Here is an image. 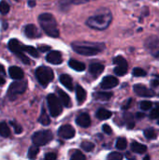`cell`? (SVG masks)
I'll return each instance as SVG.
<instances>
[{
  "label": "cell",
  "mask_w": 159,
  "mask_h": 160,
  "mask_svg": "<svg viewBox=\"0 0 159 160\" xmlns=\"http://www.w3.org/2000/svg\"><path fill=\"white\" fill-rule=\"evenodd\" d=\"M72 49L79 54L84 56H93L104 50V44L102 43H92L87 41H76L71 44Z\"/></svg>",
  "instance_id": "6da1fadb"
},
{
  "label": "cell",
  "mask_w": 159,
  "mask_h": 160,
  "mask_svg": "<svg viewBox=\"0 0 159 160\" xmlns=\"http://www.w3.org/2000/svg\"><path fill=\"white\" fill-rule=\"evenodd\" d=\"M38 22L46 35L52 38L59 37V29L53 15L51 13H42L38 16Z\"/></svg>",
  "instance_id": "7a4b0ae2"
},
{
  "label": "cell",
  "mask_w": 159,
  "mask_h": 160,
  "mask_svg": "<svg viewBox=\"0 0 159 160\" xmlns=\"http://www.w3.org/2000/svg\"><path fill=\"white\" fill-rule=\"evenodd\" d=\"M112 22V14L110 12L106 13H99L94 16H91L86 23L89 27L96 29V30H104L108 28Z\"/></svg>",
  "instance_id": "3957f363"
},
{
  "label": "cell",
  "mask_w": 159,
  "mask_h": 160,
  "mask_svg": "<svg viewBox=\"0 0 159 160\" xmlns=\"http://www.w3.org/2000/svg\"><path fill=\"white\" fill-rule=\"evenodd\" d=\"M36 78L43 87H46L53 80L54 73L48 67H38L36 69Z\"/></svg>",
  "instance_id": "277c9868"
},
{
  "label": "cell",
  "mask_w": 159,
  "mask_h": 160,
  "mask_svg": "<svg viewBox=\"0 0 159 160\" xmlns=\"http://www.w3.org/2000/svg\"><path fill=\"white\" fill-rule=\"evenodd\" d=\"M27 88V82L26 81H16L12 82L8 89H7V97L8 98L13 101L15 100L20 95L23 94Z\"/></svg>",
  "instance_id": "5b68a950"
},
{
  "label": "cell",
  "mask_w": 159,
  "mask_h": 160,
  "mask_svg": "<svg viewBox=\"0 0 159 160\" xmlns=\"http://www.w3.org/2000/svg\"><path fill=\"white\" fill-rule=\"evenodd\" d=\"M22 44L16 38H11L9 41H8V44H7V47L9 49V51L13 53H15L17 55V57L25 65H29L30 64V59L24 55V52H22Z\"/></svg>",
  "instance_id": "8992f818"
},
{
  "label": "cell",
  "mask_w": 159,
  "mask_h": 160,
  "mask_svg": "<svg viewBox=\"0 0 159 160\" xmlns=\"http://www.w3.org/2000/svg\"><path fill=\"white\" fill-rule=\"evenodd\" d=\"M47 103L50 113L52 117H57L63 112V106L60 99L53 94H50L47 97Z\"/></svg>",
  "instance_id": "52a82bcc"
},
{
  "label": "cell",
  "mask_w": 159,
  "mask_h": 160,
  "mask_svg": "<svg viewBox=\"0 0 159 160\" xmlns=\"http://www.w3.org/2000/svg\"><path fill=\"white\" fill-rule=\"evenodd\" d=\"M52 138L53 136L51 130H41L34 133V135L32 136V142L35 145H37L39 147L49 143L52 140Z\"/></svg>",
  "instance_id": "ba28073f"
},
{
  "label": "cell",
  "mask_w": 159,
  "mask_h": 160,
  "mask_svg": "<svg viewBox=\"0 0 159 160\" xmlns=\"http://www.w3.org/2000/svg\"><path fill=\"white\" fill-rule=\"evenodd\" d=\"M133 90H134V92H135V94L137 96L142 97V98H153L156 95L154 90H152L150 88H147L146 86H144L142 83L135 84L134 87H133Z\"/></svg>",
  "instance_id": "9c48e42d"
},
{
  "label": "cell",
  "mask_w": 159,
  "mask_h": 160,
  "mask_svg": "<svg viewBox=\"0 0 159 160\" xmlns=\"http://www.w3.org/2000/svg\"><path fill=\"white\" fill-rule=\"evenodd\" d=\"M58 135L66 140L72 139L75 136V129L70 125H65L59 128L58 129Z\"/></svg>",
  "instance_id": "30bf717a"
},
{
  "label": "cell",
  "mask_w": 159,
  "mask_h": 160,
  "mask_svg": "<svg viewBox=\"0 0 159 160\" xmlns=\"http://www.w3.org/2000/svg\"><path fill=\"white\" fill-rule=\"evenodd\" d=\"M119 83V81L117 78L113 77V76H106L103 78L100 85H101V88L102 89H112V88H114L115 86H117Z\"/></svg>",
  "instance_id": "8fae6325"
},
{
  "label": "cell",
  "mask_w": 159,
  "mask_h": 160,
  "mask_svg": "<svg viewBox=\"0 0 159 160\" xmlns=\"http://www.w3.org/2000/svg\"><path fill=\"white\" fill-rule=\"evenodd\" d=\"M46 60H47V62H49L52 65H60L63 62V56L60 52L52 51L47 54Z\"/></svg>",
  "instance_id": "7c38bea8"
},
{
  "label": "cell",
  "mask_w": 159,
  "mask_h": 160,
  "mask_svg": "<svg viewBox=\"0 0 159 160\" xmlns=\"http://www.w3.org/2000/svg\"><path fill=\"white\" fill-rule=\"evenodd\" d=\"M24 34L29 38H37L41 36L40 32L35 24H27L24 27Z\"/></svg>",
  "instance_id": "4fadbf2b"
},
{
  "label": "cell",
  "mask_w": 159,
  "mask_h": 160,
  "mask_svg": "<svg viewBox=\"0 0 159 160\" xmlns=\"http://www.w3.org/2000/svg\"><path fill=\"white\" fill-rule=\"evenodd\" d=\"M76 123H77V125L80 126L81 128H89L90 125H91V118H90V116H89L88 113H85V112H84V113L80 114V115L77 117Z\"/></svg>",
  "instance_id": "5bb4252c"
},
{
  "label": "cell",
  "mask_w": 159,
  "mask_h": 160,
  "mask_svg": "<svg viewBox=\"0 0 159 160\" xmlns=\"http://www.w3.org/2000/svg\"><path fill=\"white\" fill-rule=\"evenodd\" d=\"M57 93L59 95V99L62 103L63 106H65L66 108H70L72 106V103H71V99L69 98V96L63 90L61 89H57Z\"/></svg>",
  "instance_id": "9a60e30c"
},
{
  "label": "cell",
  "mask_w": 159,
  "mask_h": 160,
  "mask_svg": "<svg viewBox=\"0 0 159 160\" xmlns=\"http://www.w3.org/2000/svg\"><path fill=\"white\" fill-rule=\"evenodd\" d=\"M8 73L13 80H22L24 76L22 69L19 67H10L8 68Z\"/></svg>",
  "instance_id": "2e32d148"
},
{
  "label": "cell",
  "mask_w": 159,
  "mask_h": 160,
  "mask_svg": "<svg viewBox=\"0 0 159 160\" xmlns=\"http://www.w3.org/2000/svg\"><path fill=\"white\" fill-rule=\"evenodd\" d=\"M104 70V66L100 63H92L89 66V72L92 74L94 77L99 76Z\"/></svg>",
  "instance_id": "e0dca14e"
},
{
  "label": "cell",
  "mask_w": 159,
  "mask_h": 160,
  "mask_svg": "<svg viewBox=\"0 0 159 160\" xmlns=\"http://www.w3.org/2000/svg\"><path fill=\"white\" fill-rule=\"evenodd\" d=\"M59 81L69 91L73 90V82H72V78L67 75V74H62L59 77Z\"/></svg>",
  "instance_id": "ac0fdd59"
},
{
  "label": "cell",
  "mask_w": 159,
  "mask_h": 160,
  "mask_svg": "<svg viewBox=\"0 0 159 160\" xmlns=\"http://www.w3.org/2000/svg\"><path fill=\"white\" fill-rule=\"evenodd\" d=\"M86 97H87L86 91L81 85H77L76 86V98H77V101L80 105L82 104L86 100Z\"/></svg>",
  "instance_id": "d6986e66"
},
{
  "label": "cell",
  "mask_w": 159,
  "mask_h": 160,
  "mask_svg": "<svg viewBox=\"0 0 159 160\" xmlns=\"http://www.w3.org/2000/svg\"><path fill=\"white\" fill-rule=\"evenodd\" d=\"M112 93L111 92H96L93 94V98L99 101H108L112 98Z\"/></svg>",
  "instance_id": "ffe728a7"
},
{
  "label": "cell",
  "mask_w": 159,
  "mask_h": 160,
  "mask_svg": "<svg viewBox=\"0 0 159 160\" xmlns=\"http://www.w3.org/2000/svg\"><path fill=\"white\" fill-rule=\"evenodd\" d=\"M145 47L150 50H158L159 38L157 37H151L145 41Z\"/></svg>",
  "instance_id": "44dd1931"
},
{
  "label": "cell",
  "mask_w": 159,
  "mask_h": 160,
  "mask_svg": "<svg viewBox=\"0 0 159 160\" xmlns=\"http://www.w3.org/2000/svg\"><path fill=\"white\" fill-rule=\"evenodd\" d=\"M68 65L72 69H74L76 71H79V72L83 71L85 69V64L82 63V62H80L78 60H75V59H70L69 62H68Z\"/></svg>",
  "instance_id": "7402d4cb"
},
{
  "label": "cell",
  "mask_w": 159,
  "mask_h": 160,
  "mask_svg": "<svg viewBox=\"0 0 159 160\" xmlns=\"http://www.w3.org/2000/svg\"><path fill=\"white\" fill-rule=\"evenodd\" d=\"M131 150H132V152H134V153H136V154H140V155H142V154L146 153V151H147V147H146L145 145H143V144L140 143V142H132V143H131Z\"/></svg>",
  "instance_id": "603a6c76"
},
{
  "label": "cell",
  "mask_w": 159,
  "mask_h": 160,
  "mask_svg": "<svg viewBox=\"0 0 159 160\" xmlns=\"http://www.w3.org/2000/svg\"><path fill=\"white\" fill-rule=\"evenodd\" d=\"M112 115V112H110V111H108L106 109H103V108L98 109L97 112V113H96L97 118L99 119V120H107V119L111 118Z\"/></svg>",
  "instance_id": "cb8c5ba5"
},
{
  "label": "cell",
  "mask_w": 159,
  "mask_h": 160,
  "mask_svg": "<svg viewBox=\"0 0 159 160\" xmlns=\"http://www.w3.org/2000/svg\"><path fill=\"white\" fill-rule=\"evenodd\" d=\"M22 52H26L30 55H32L33 57H38V52L36 48H34L33 46H28V45H22Z\"/></svg>",
  "instance_id": "d4e9b609"
},
{
  "label": "cell",
  "mask_w": 159,
  "mask_h": 160,
  "mask_svg": "<svg viewBox=\"0 0 159 160\" xmlns=\"http://www.w3.org/2000/svg\"><path fill=\"white\" fill-rule=\"evenodd\" d=\"M38 121H39V123H41L43 126H49L50 123H51L50 118H49V116H48V114H47V112H46L44 107H42V109H41V113H40V116H39V118H38Z\"/></svg>",
  "instance_id": "484cf974"
},
{
  "label": "cell",
  "mask_w": 159,
  "mask_h": 160,
  "mask_svg": "<svg viewBox=\"0 0 159 160\" xmlns=\"http://www.w3.org/2000/svg\"><path fill=\"white\" fill-rule=\"evenodd\" d=\"M10 135V130L6 122H0V136L7 138Z\"/></svg>",
  "instance_id": "4316f807"
},
{
  "label": "cell",
  "mask_w": 159,
  "mask_h": 160,
  "mask_svg": "<svg viewBox=\"0 0 159 160\" xmlns=\"http://www.w3.org/2000/svg\"><path fill=\"white\" fill-rule=\"evenodd\" d=\"M127 68H128V66H123V65L116 66L114 68V73L117 76H124L125 74L127 73Z\"/></svg>",
  "instance_id": "83f0119b"
},
{
  "label": "cell",
  "mask_w": 159,
  "mask_h": 160,
  "mask_svg": "<svg viewBox=\"0 0 159 160\" xmlns=\"http://www.w3.org/2000/svg\"><path fill=\"white\" fill-rule=\"evenodd\" d=\"M124 118H125V121H126V123H127V128L132 129V128L135 127V123H134V120H133V116H132V114H130V113H125Z\"/></svg>",
  "instance_id": "f1b7e54d"
},
{
  "label": "cell",
  "mask_w": 159,
  "mask_h": 160,
  "mask_svg": "<svg viewBox=\"0 0 159 160\" xmlns=\"http://www.w3.org/2000/svg\"><path fill=\"white\" fill-rule=\"evenodd\" d=\"M38 153H39V148H38V146L34 144V146H31V147L29 148L27 157H28V158H30V159H34V158H36V157H37V155Z\"/></svg>",
  "instance_id": "f546056e"
},
{
  "label": "cell",
  "mask_w": 159,
  "mask_h": 160,
  "mask_svg": "<svg viewBox=\"0 0 159 160\" xmlns=\"http://www.w3.org/2000/svg\"><path fill=\"white\" fill-rule=\"evenodd\" d=\"M81 148H82L83 151H85V152H91V151L94 150L95 144H94L93 142H91L85 141V142H82L81 143Z\"/></svg>",
  "instance_id": "4dcf8cb0"
},
{
  "label": "cell",
  "mask_w": 159,
  "mask_h": 160,
  "mask_svg": "<svg viewBox=\"0 0 159 160\" xmlns=\"http://www.w3.org/2000/svg\"><path fill=\"white\" fill-rule=\"evenodd\" d=\"M116 148L118 150H125L127 146V142L125 138H118L116 141Z\"/></svg>",
  "instance_id": "1f68e13d"
},
{
  "label": "cell",
  "mask_w": 159,
  "mask_h": 160,
  "mask_svg": "<svg viewBox=\"0 0 159 160\" xmlns=\"http://www.w3.org/2000/svg\"><path fill=\"white\" fill-rule=\"evenodd\" d=\"M9 9H10L9 5L5 0H1L0 1V13L3 15H6L8 13Z\"/></svg>",
  "instance_id": "d6a6232c"
},
{
  "label": "cell",
  "mask_w": 159,
  "mask_h": 160,
  "mask_svg": "<svg viewBox=\"0 0 159 160\" xmlns=\"http://www.w3.org/2000/svg\"><path fill=\"white\" fill-rule=\"evenodd\" d=\"M143 134L145 136V138H147L148 140H153L157 138V133L155 131L154 128H147L143 131Z\"/></svg>",
  "instance_id": "836d02e7"
},
{
  "label": "cell",
  "mask_w": 159,
  "mask_h": 160,
  "mask_svg": "<svg viewBox=\"0 0 159 160\" xmlns=\"http://www.w3.org/2000/svg\"><path fill=\"white\" fill-rule=\"evenodd\" d=\"M113 64H115L116 66H120V65L128 66L127 60H126L123 56H121V55H118V56H116V57L113 58Z\"/></svg>",
  "instance_id": "e575fe53"
},
{
  "label": "cell",
  "mask_w": 159,
  "mask_h": 160,
  "mask_svg": "<svg viewBox=\"0 0 159 160\" xmlns=\"http://www.w3.org/2000/svg\"><path fill=\"white\" fill-rule=\"evenodd\" d=\"M70 158L72 160H85L86 159V157H85L82 152H80V151H75V152L71 155Z\"/></svg>",
  "instance_id": "d590c367"
},
{
  "label": "cell",
  "mask_w": 159,
  "mask_h": 160,
  "mask_svg": "<svg viewBox=\"0 0 159 160\" xmlns=\"http://www.w3.org/2000/svg\"><path fill=\"white\" fill-rule=\"evenodd\" d=\"M123 158L124 156L121 153H117V152H112L107 157V158L109 160H121L123 159Z\"/></svg>",
  "instance_id": "8d00e7d4"
},
{
  "label": "cell",
  "mask_w": 159,
  "mask_h": 160,
  "mask_svg": "<svg viewBox=\"0 0 159 160\" xmlns=\"http://www.w3.org/2000/svg\"><path fill=\"white\" fill-rule=\"evenodd\" d=\"M146 71L141 68H135L133 69V76L135 77H143V76H146Z\"/></svg>",
  "instance_id": "74e56055"
},
{
  "label": "cell",
  "mask_w": 159,
  "mask_h": 160,
  "mask_svg": "<svg viewBox=\"0 0 159 160\" xmlns=\"http://www.w3.org/2000/svg\"><path fill=\"white\" fill-rule=\"evenodd\" d=\"M9 124H10V126H12V127H13L14 131H15V133H16V134H21V133L22 132V127H21L17 122H15V121H9Z\"/></svg>",
  "instance_id": "f35d334b"
},
{
  "label": "cell",
  "mask_w": 159,
  "mask_h": 160,
  "mask_svg": "<svg viewBox=\"0 0 159 160\" xmlns=\"http://www.w3.org/2000/svg\"><path fill=\"white\" fill-rule=\"evenodd\" d=\"M152 102L151 101H148V100H144V101H142L141 104H140V107L142 110L143 111H148L152 108Z\"/></svg>",
  "instance_id": "ab89813d"
},
{
  "label": "cell",
  "mask_w": 159,
  "mask_h": 160,
  "mask_svg": "<svg viewBox=\"0 0 159 160\" xmlns=\"http://www.w3.org/2000/svg\"><path fill=\"white\" fill-rule=\"evenodd\" d=\"M149 116L151 119H159V108H156V109L152 110Z\"/></svg>",
  "instance_id": "60d3db41"
},
{
  "label": "cell",
  "mask_w": 159,
  "mask_h": 160,
  "mask_svg": "<svg viewBox=\"0 0 159 160\" xmlns=\"http://www.w3.org/2000/svg\"><path fill=\"white\" fill-rule=\"evenodd\" d=\"M44 158L46 160H55L57 158V155L55 153H48L47 155H45Z\"/></svg>",
  "instance_id": "b9f144b4"
},
{
  "label": "cell",
  "mask_w": 159,
  "mask_h": 160,
  "mask_svg": "<svg viewBox=\"0 0 159 160\" xmlns=\"http://www.w3.org/2000/svg\"><path fill=\"white\" fill-rule=\"evenodd\" d=\"M102 129H103V131L106 133V134H108V135H111L112 134V128H111V127L110 126H108V125H103V127H102Z\"/></svg>",
  "instance_id": "7bdbcfd3"
},
{
  "label": "cell",
  "mask_w": 159,
  "mask_h": 160,
  "mask_svg": "<svg viewBox=\"0 0 159 160\" xmlns=\"http://www.w3.org/2000/svg\"><path fill=\"white\" fill-rule=\"evenodd\" d=\"M70 2V4H76V5H79V4H82V3H86L88 2L89 0H68Z\"/></svg>",
  "instance_id": "ee69618b"
},
{
  "label": "cell",
  "mask_w": 159,
  "mask_h": 160,
  "mask_svg": "<svg viewBox=\"0 0 159 160\" xmlns=\"http://www.w3.org/2000/svg\"><path fill=\"white\" fill-rule=\"evenodd\" d=\"M131 103H132V98H129L128 100H127V102L123 106V109L124 110H127L129 107H130V105H131Z\"/></svg>",
  "instance_id": "f6af8a7d"
},
{
  "label": "cell",
  "mask_w": 159,
  "mask_h": 160,
  "mask_svg": "<svg viewBox=\"0 0 159 160\" xmlns=\"http://www.w3.org/2000/svg\"><path fill=\"white\" fill-rule=\"evenodd\" d=\"M38 50L40 52H46V51H49L50 50V46H38Z\"/></svg>",
  "instance_id": "bcb514c9"
},
{
  "label": "cell",
  "mask_w": 159,
  "mask_h": 160,
  "mask_svg": "<svg viewBox=\"0 0 159 160\" xmlns=\"http://www.w3.org/2000/svg\"><path fill=\"white\" fill-rule=\"evenodd\" d=\"M151 85H152V87H157V86H159V81H157V80L151 81Z\"/></svg>",
  "instance_id": "7dc6e473"
},
{
  "label": "cell",
  "mask_w": 159,
  "mask_h": 160,
  "mask_svg": "<svg viewBox=\"0 0 159 160\" xmlns=\"http://www.w3.org/2000/svg\"><path fill=\"white\" fill-rule=\"evenodd\" d=\"M136 117H137L138 119L143 118V117H145V114H144L143 112H137V113H136Z\"/></svg>",
  "instance_id": "c3c4849f"
},
{
  "label": "cell",
  "mask_w": 159,
  "mask_h": 160,
  "mask_svg": "<svg viewBox=\"0 0 159 160\" xmlns=\"http://www.w3.org/2000/svg\"><path fill=\"white\" fill-rule=\"evenodd\" d=\"M0 73H2L3 75H5V74H6V71H5V68H4V66H2L1 64H0Z\"/></svg>",
  "instance_id": "681fc988"
},
{
  "label": "cell",
  "mask_w": 159,
  "mask_h": 160,
  "mask_svg": "<svg viewBox=\"0 0 159 160\" xmlns=\"http://www.w3.org/2000/svg\"><path fill=\"white\" fill-rule=\"evenodd\" d=\"M35 5H36V2H35L34 0L28 1V6H29V7H35Z\"/></svg>",
  "instance_id": "f907efd6"
},
{
  "label": "cell",
  "mask_w": 159,
  "mask_h": 160,
  "mask_svg": "<svg viewBox=\"0 0 159 160\" xmlns=\"http://www.w3.org/2000/svg\"><path fill=\"white\" fill-rule=\"evenodd\" d=\"M5 82H6L5 79H4L3 77H1V76H0V85H3V84H4Z\"/></svg>",
  "instance_id": "816d5d0a"
},
{
  "label": "cell",
  "mask_w": 159,
  "mask_h": 160,
  "mask_svg": "<svg viewBox=\"0 0 159 160\" xmlns=\"http://www.w3.org/2000/svg\"><path fill=\"white\" fill-rule=\"evenodd\" d=\"M7 22H4V29H7Z\"/></svg>",
  "instance_id": "f5cc1de1"
},
{
  "label": "cell",
  "mask_w": 159,
  "mask_h": 160,
  "mask_svg": "<svg viewBox=\"0 0 159 160\" xmlns=\"http://www.w3.org/2000/svg\"><path fill=\"white\" fill-rule=\"evenodd\" d=\"M144 159H145V160L149 159V157H145V158H144Z\"/></svg>",
  "instance_id": "db71d44e"
},
{
  "label": "cell",
  "mask_w": 159,
  "mask_h": 160,
  "mask_svg": "<svg viewBox=\"0 0 159 160\" xmlns=\"http://www.w3.org/2000/svg\"><path fill=\"white\" fill-rule=\"evenodd\" d=\"M156 77H157V78H159V75H156Z\"/></svg>",
  "instance_id": "11a10c76"
},
{
  "label": "cell",
  "mask_w": 159,
  "mask_h": 160,
  "mask_svg": "<svg viewBox=\"0 0 159 160\" xmlns=\"http://www.w3.org/2000/svg\"><path fill=\"white\" fill-rule=\"evenodd\" d=\"M158 125H159V121H158Z\"/></svg>",
  "instance_id": "9f6ffc18"
}]
</instances>
